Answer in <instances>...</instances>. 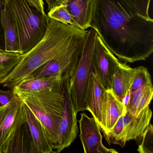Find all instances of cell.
<instances>
[{
    "instance_id": "obj_21",
    "label": "cell",
    "mask_w": 153,
    "mask_h": 153,
    "mask_svg": "<svg viewBox=\"0 0 153 153\" xmlns=\"http://www.w3.org/2000/svg\"><path fill=\"white\" fill-rule=\"evenodd\" d=\"M20 55L19 53L0 52V84L1 80L10 74L19 61Z\"/></svg>"
},
{
    "instance_id": "obj_23",
    "label": "cell",
    "mask_w": 153,
    "mask_h": 153,
    "mask_svg": "<svg viewBox=\"0 0 153 153\" xmlns=\"http://www.w3.org/2000/svg\"><path fill=\"white\" fill-rule=\"evenodd\" d=\"M135 69V78L130 89L129 93L134 92L142 87L152 85L151 76L146 68L139 66Z\"/></svg>"
},
{
    "instance_id": "obj_29",
    "label": "cell",
    "mask_w": 153,
    "mask_h": 153,
    "mask_svg": "<svg viewBox=\"0 0 153 153\" xmlns=\"http://www.w3.org/2000/svg\"><path fill=\"white\" fill-rule=\"evenodd\" d=\"M45 1L48 4V11L51 10L53 7L56 6L59 1V0H45Z\"/></svg>"
},
{
    "instance_id": "obj_15",
    "label": "cell",
    "mask_w": 153,
    "mask_h": 153,
    "mask_svg": "<svg viewBox=\"0 0 153 153\" xmlns=\"http://www.w3.org/2000/svg\"><path fill=\"white\" fill-rule=\"evenodd\" d=\"M135 73V68H131L125 62H120L117 67L113 79L111 89L121 101L123 102L129 94Z\"/></svg>"
},
{
    "instance_id": "obj_13",
    "label": "cell",
    "mask_w": 153,
    "mask_h": 153,
    "mask_svg": "<svg viewBox=\"0 0 153 153\" xmlns=\"http://www.w3.org/2000/svg\"><path fill=\"white\" fill-rule=\"evenodd\" d=\"M98 75L94 72L86 94L87 111L90 112L97 124L101 122V111L105 91Z\"/></svg>"
},
{
    "instance_id": "obj_20",
    "label": "cell",
    "mask_w": 153,
    "mask_h": 153,
    "mask_svg": "<svg viewBox=\"0 0 153 153\" xmlns=\"http://www.w3.org/2000/svg\"><path fill=\"white\" fill-rule=\"evenodd\" d=\"M1 25L4 32L5 51L19 53L17 31L7 2L1 13Z\"/></svg>"
},
{
    "instance_id": "obj_5",
    "label": "cell",
    "mask_w": 153,
    "mask_h": 153,
    "mask_svg": "<svg viewBox=\"0 0 153 153\" xmlns=\"http://www.w3.org/2000/svg\"><path fill=\"white\" fill-rule=\"evenodd\" d=\"M97 32L93 28L88 30L80 59L75 72L66 84L68 93L77 113L87 111L86 94L89 81L94 72L93 53Z\"/></svg>"
},
{
    "instance_id": "obj_19",
    "label": "cell",
    "mask_w": 153,
    "mask_h": 153,
    "mask_svg": "<svg viewBox=\"0 0 153 153\" xmlns=\"http://www.w3.org/2000/svg\"><path fill=\"white\" fill-rule=\"evenodd\" d=\"M39 153L27 122L22 124L11 140L7 153Z\"/></svg>"
},
{
    "instance_id": "obj_8",
    "label": "cell",
    "mask_w": 153,
    "mask_h": 153,
    "mask_svg": "<svg viewBox=\"0 0 153 153\" xmlns=\"http://www.w3.org/2000/svg\"><path fill=\"white\" fill-rule=\"evenodd\" d=\"M120 62L108 49L97 33L93 53L94 72L105 90L111 89L114 73Z\"/></svg>"
},
{
    "instance_id": "obj_10",
    "label": "cell",
    "mask_w": 153,
    "mask_h": 153,
    "mask_svg": "<svg viewBox=\"0 0 153 153\" xmlns=\"http://www.w3.org/2000/svg\"><path fill=\"white\" fill-rule=\"evenodd\" d=\"M79 123L84 153H118L115 149L108 148L103 145L99 125L94 117H88L85 113L80 114Z\"/></svg>"
},
{
    "instance_id": "obj_11",
    "label": "cell",
    "mask_w": 153,
    "mask_h": 153,
    "mask_svg": "<svg viewBox=\"0 0 153 153\" xmlns=\"http://www.w3.org/2000/svg\"><path fill=\"white\" fill-rule=\"evenodd\" d=\"M152 111L149 105L145 108L137 117L127 111L122 116V129L119 145L122 147L131 140H137L150 123Z\"/></svg>"
},
{
    "instance_id": "obj_7",
    "label": "cell",
    "mask_w": 153,
    "mask_h": 153,
    "mask_svg": "<svg viewBox=\"0 0 153 153\" xmlns=\"http://www.w3.org/2000/svg\"><path fill=\"white\" fill-rule=\"evenodd\" d=\"M26 120L24 103L16 94L7 104L0 107V153H7L16 132Z\"/></svg>"
},
{
    "instance_id": "obj_18",
    "label": "cell",
    "mask_w": 153,
    "mask_h": 153,
    "mask_svg": "<svg viewBox=\"0 0 153 153\" xmlns=\"http://www.w3.org/2000/svg\"><path fill=\"white\" fill-rule=\"evenodd\" d=\"M127 97L128 100L124 102L127 111L137 117L150 104L153 97V85L142 87L134 92L129 93Z\"/></svg>"
},
{
    "instance_id": "obj_24",
    "label": "cell",
    "mask_w": 153,
    "mask_h": 153,
    "mask_svg": "<svg viewBox=\"0 0 153 153\" xmlns=\"http://www.w3.org/2000/svg\"><path fill=\"white\" fill-rule=\"evenodd\" d=\"M139 139H141V141L137 149L138 152L140 153H153V126L151 123L149 124Z\"/></svg>"
},
{
    "instance_id": "obj_25",
    "label": "cell",
    "mask_w": 153,
    "mask_h": 153,
    "mask_svg": "<svg viewBox=\"0 0 153 153\" xmlns=\"http://www.w3.org/2000/svg\"><path fill=\"white\" fill-rule=\"evenodd\" d=\"M151 0H125L140 16L146 19H151L149 16V7Z\"/></svg>"
},
{
    "instance_id": "obj_22",
    "label": "cell",
    "mask_w": 153,
    "mask_h": 153,
    "mask_svg": "<svg viewBox=\"0 0 153 153\" xmlns=\"http://www.w3.org/2000/svg\"><path fill=\"white\" fill-rule=\"evenodd\" d=\"M47 16L49 18L79 28L72 16L68 11L66 7L62 4L53 7L49 10Z\"/></svg>"
},
{
    "instance_id": "obj_3",
    "label": "cell",
    "mask_w": 153,
    "mask_h": 153,
    "mask_svg": "<svg viewBox=\"0 0 153 153\" xmlns=\"http://www.w3.org/2000/svg\"><path fill=\"white\" fill-rule=\"evenodd\" d=\"M42 123L47 138L55 149L64 108L63 84L37 92L16 94Z\"/></svg>"
},
{
    "instance_id": "obj_2",
    "label": "cell",
    "mask_w": 153,
    "mask_h": 153,
    "mask_svg": "<svg viewBox=\"0 0 153 153\" xmlns=\"http://www.w3.org/2000/svg\"><path fill=\"white\" fill-rule=\"evenodd\" d=\"M85 31L50 18L46 32L41 41L26 53L21 55L16 66L0 84L11 89L57 56Z\"/></svg>"
},
{
    "instance_id": "obj_27",
    "label": "cell",
    "mask_w": 153,
    "mask_h": 153,
    "mask_svg": "<svg viewBox=\"0 0 153 153\" xmlns=\"http://www.w3.org/2000/svg\"><path fill=\"white\" fill-rule=\"evenodd\" d=\"M30 7L36 9L42 14H45L44 4L43 0H25Z\"/></svg>"
},
{
    "instance_id": "obj_1",
    "label": "cell",
    "mask_w": 153,
    "mask_h": 153,
    "mask_svg": "<svg viewBox=\"0 0 153 153\" xmlns=\"http://www.w3.org/2000/svg\"><path fill=\"white\" fill-rule=\"evenodd\" d=\"M89 27L125 63L146 60L153 53V19L140 16L125 0H93Z\"/></svg>"
},
{
    "instance_id": "obj_30",
    "label": "cell",
    "mask_w": 153,
    "mask_h": 153,
    "mask_svg": "<svg viewBox=\"0 0 153 153\" xmlns=\"http://www.w3.org/2000/svg\"><path fill=\"white\" fill-rule=\"evenodd\" d=\"M4 51H3V50H1V48H0V52H3Z\"/></svg>"
},
{
    "instance_id": "obj_4",
    "label": "cell",
    "mask_w": 153,
    "mask_h": 153,
    "mask_svg": "<svg viewBox=\"0 0 153 153\" xmlns=\"http://www.w3.org/2000/svg\"><path fill=\"white\" fill-rule=\"evenodd\" d=\"M7 5L16 27L19 53L23 55L43 37L50 18L30 7L25 0H7Z\"/></svg>"
},
{
    "instance_id": "obj_28",
    "label": "cell",
    "mask_w": 153,
    "mask_h": 153,
    "mask_svg": "<svg viewBox=\"0 0 153 153\" xmlns=\"http://www.w3.org/2000/svg\"><path fill=\"white\" fill-rule=\"evenodd\" d=\"M7 0H0V42L2 40V27L1 25V13L2 10L6 6Z\"/></svg>"
},
{
    "instance_id": "obj_17",
    "label": "cell",
    "mask_w": 153,
    "mask_h": 153,
    "mask_svg": "<svg viewBox=\"0 0 153 153\" xmlns=\"http://www.w3.org/2000/svg\"><path fill=\"white\" fill-rule=\"evenodd\" d=\"M24 104L27 123L28 124L33 141L38 153H54L52 146L47 138L42 123L27 105L24 103Z\"/></svg>"
},
{
    "instance_id": "obj_16",
    "label": "cell",
    "mask_w": 153,
    "mask_h": 153,
    "mask_svg": "<svg viewBox=\"0 0 153 153\" xmlns=\"http://www.w3.org/2000/svg\"><path fill=\"white\" fill-rule=\"evenodd\" d=\"M63 84L60 76L27 77L16 84L11 90L15 94L37 92L54 88Z\"/></svg>"
},
{
    "instance_id": "obj_14",
    "label": "cell",
    "mask_w": 153,
    "mask_h": 153,
    "mask_svg": "<svg viewBox=\"0 0 153 153\" xmlns=\"http://www.w3.org/2000/svg\"><path fill=\"white\" fill-rule=\"evenodd\" d=\"M62 4L82 30L89 27L93 11V0H59L57 5Z\"/></svg>"
},
{
    "instance_id": "obj_9",
    "label": "cell",
    "mask_w": 153,
    "mask_h": 153,
    "mask_svg": "<svg viewBox=\"0 0 153 153\" xmlns=\"http://www.w3.org/2000/svg\"><path fill=\"white\" fill-rule=\"evenodd\" d=\"M64 87V108L59 130V143L55 153H60L68 147L76 139L78 133L77 115L74 105L68 93L66 84Z\"/></svg>"
},
{
    "instance_id": "obj_26",
    "label": "cell",
    "mask_w": 153,
    "mask_h": 153,
    "mask_svg": "<svg viewBox=\"0 0 153 153\" xmlns=\"http://www.w3.org/2000/svg\"><path fill=\"white\" fill-rule=\"evenodd\" d=\"M15 97L12 90L4 91L0 89V107L7 104Z\"/></svg>"
},
{
    "instance_id": "obj_6",
    "label": "cell",
    "mask_w": 153,
    "mask_h": 153,
    "mask_svg": "<svg viewBox=\"0 0 153 153\" xmlns=\"http://www.w3.org/2000/svg\"><path fill=\"white\" fill-rule=\"evenodd\" d=\"M88 32L85 30L78 36L60 53L27 77L60 76L62 81L69 80L80 59Z\"/></svg>"
},
{
    "instance_id": "obj_12",
    "label": "cell",
    "mask_w": 153,
    "mask_h": 153,
    "mask_svg": "<svg viewBox=\"0 0 153 153\" xmlns=\"http://www.w3.org/2000/svg\"><path fill=\"white\" fill-rule=\"evenodd\" d=\"M126 112L124 103L118 99L112 89L105 90L102 103L101 122L98 125L103 135L108 133L120 117Z\"/></svg>"
}]
</instances>
